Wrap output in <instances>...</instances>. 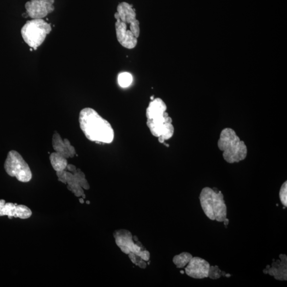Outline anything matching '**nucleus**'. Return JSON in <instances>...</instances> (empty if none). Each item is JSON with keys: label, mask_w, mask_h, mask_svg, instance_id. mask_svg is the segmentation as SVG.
<instances>
[{"label": "nucleus", "mask_w": 287, "mask_h": 287, "mask_svg": "<svg viewBox=\"0 0 287 287\" xmlns=\"http://www.w3.org/2000/svg\"><path fill=\"white\" fill-rule=\"evenodd\" d=\"M79 122L82 132L91 141L103 144L114 141L115 132L112 126L95 110L90 108L81 110Z\"/></svg>", "instance_id": "nucleus-1"}, {"label": "nucleus", "mask_w": 287, "mask_h": 287, "mask_svg": "<svg viewBox=\"0 0 287 287\" xmlns=\"http://www.w3.org/2000/svg\"><path fill=\"white\" fill-rule=\"evenodd\" d=\"M167 109L165 102L160 98H156L150 103L146 113L151 133L163 144L173 136L174 131L172 120L166 112Z\"/></svg>", "instance_id": "nucleus-2"}, {"label": "nucleus", "mask_w": 287, "mask_h": 287, "mask_svg": "<svg viewBox=\"0 0 287 287\" xmlns=\"http://www.w3.org/2000/svg\"><path fill=\"white\" fill-rule=\"evenodd\" d=\"M218 146L219 149L223 151L224 159L228 163L239 162L245 160L247 156V145L231 128H227L222 131Z\"/></svg>", "instance_id": "nucleus-3"}, {"label": "nucleus", "mask_w": 287, "mask_h": 287, "mask_svg": "<svg viewBox=\"0 0 287 287\" xmlns=\"http://www.w3.org/2000/svg\"><path fill=\"white\" fill-rule=\"evenodd\" d=\"M202 208L210 220L224 222L227 218V207L220 191L205 187L200 195Z\"/></svg>", "instance_id": "nucleus-4"}, {"label": "nucleus", "mask_w": 287, "mask_h": 287, "mask_svg": "<svg viewBox=\"0 0 287 287\" xmlns=\"http://www.w3.org/2000/svg\"><path fill=\"white\" fill-rule=\"evenodd\" d=\"M51 31V25L43 19H33L27 21L23 25L21 34L25 42L31 48L37 50Z\"/></svg>", "instance_id": "nucleus-5"}, {"label": "nucleus", "mask_w": 287, "mask_h": 287, "mask_svg": "<svg viewBox=\"0 0 287 287\" xmlns=\"http://www.w3.org/2000/svg\"><path fill=\"white\" fill-rule=\"evenodd\" d=\"M4 169L11 177H15L22 183H28L32 178V173L28 164L19 152H9L4 163Z\"/></svg>", "instance_id": "nucleus-6"}, {"label": "nucleus", "mask_w": 287, "mask_h": 287, "mask_svg": "<svg viewBox=\"0 0 287 287\" xmlns=\"http://www.w3.org/2000/svg\"><path fill=\"white\" fill-rule=\"evenodd\" d=\"M115 243L123 253L129 254L131 253L135 254L144 260L148 261L150 259V253L144 249L143 245L138 241L134 242L132 234L125 230H115L114 233Z\"/></svg>", "instance_id": "nucleus-7"}, {"label": "nucleus", "mask_w": 287, "mask_h": 287, "mask_svg": "<svg viewBox=\"0 0 287 287\" xmlns=\"http://www.w3.org/2000/svg\"><path fill=\"white\" fill-rule=\"evenodd\" d=\"M58 180L64 184H67V189L77 197L84 194V190L90 189V186L85 178V175L78 169L75 173L67 172L66 170L57 172Z\"/></svg>", "instance_id": "nucleus-8"}, {"label": "nucleus", "mask_w": 287, "mask_h": 287, "mask_svg": "<svg viewBox=\"0 0 287 287\" xmlns=\"http://www.w3.org/2000/svg\"><path fill=\"white\" fill-rule=\"evenodd\" d=\"M55 0H29L25 4L26 14L33 19H43L55 10Z\"/></svg>", "instance_id": "nucleus-9"}, {"label": "nucleus", "mask_w": 287, "mask_h": 287, "mask_svg": "<svg viewBox=\"0 0 287 287\" xmlns=\"http://www.w3.org/2000/svg\"><path fill=\"white\" fill-rule=\"evenodd\" d=\"M116 13L120 20L130 25V31L138 38L140 34L139 22L136 19L135 11L133 6L127 2H121L117 7Z\"/></svg>", "instance_id": "nucleus-10"}, {"label": "nucleus", "mask_w": 287, "mask_h": 287, "mask_svg": "<svg viewBox=\"0 0 287 287\" xmlns=\"http://www.w3.org/2000/svg\"><path fill=\"white\" fill-rule=\"evenodd\" d=\"M32 215L31 209L24 205L6 203L5 200H0V216H8L10 219L13 218L27 219Z\"/></svg>", "instance_id": "nucleus-11"}, {"label": "nucleus", "mask_w": 287, "mask_h": 287, "mask_svg": "<svg viewBox=\"0 0 287 287\" xmlns=\"http://www.w3.org/2000/svg\"><path fill=\"white\" fill-rule=\"evenodd\" d=\"M116 20L115 27L117 39L120 44L128 49L135 48L137 44V38L128 29V26L125 22L120 20L119 17L116 13L115 15Z\"/></svg>", "instance_id": "nucleus-12"}, {"label": "nucleus", "mask_w": 287, "mask_h": 287, "mask_svg": "<svg viewBox=\"0 0 287 287\" xmlns=\"http://www.w3.org/2000/svg\"><path fill=\"white\" fill-rule=\"evenodd\" d=\"M210 267V264L206 260L200 257H192L185 268V272L191 278L204 279L208 277Z\"/></svg>", "instance_id": "nucleus-13"}, {"label": "nucleus", "mask_w": 287, "mask_h": 287, "mask_svg": "<svg viewBox=\"0 0 287 287\" xmlns=\"http://www.w3.org/2000/svg\"><path fill=\"white\" fill-rule=\"evenodd\" d=\"M52 146L57 153L60 154L66 159L73 157L76 152L75 148L68 139H62L60 134L55 132L52 137Z\"/></svg>", "instance_id": "nucleus-14"}, {"label": "nucleus", "mask_w": 287, "mask_h": 287, "mask_svg": "<svg viewBox=\"0 0 287 287\" xmlns=\"http://www.w3.org/2000/svg\"><path fill=\"white\" fill-rule=\"evenodd\" d=\"M280 260L273 262L272 264V267L268 266L269 268H267L263 272L266 274L268 273L271 276H273L275 279L285 281L287 280V257L286 255L281 254L279 256Z\"/></svg>", "instance_id": "nucleus-15"}, {"label": "nucleus", "mask_w": 287, "mask_h": 287, "mask_svg": "<svg viewBox=\"0 0 287 287\" xmlns=\"http://www.w3.org/2000/svg\"><path fill=\"white\" fill-rule=\"evenodd\" d=\"M67 159L57 152H54L50 156L51 165L57 172L65 171L68 165Z\"/></svg>", "instance_id": "nucleus-16"}, {"label": "nucleus", "mask_w": 287, "mask_h": 287, "mask_svg": "<svg viewBox=\"0 0 287 287\" xmlns=\"http://www.w3.org/2000/svg\"><path fill=\"white\" fill-rule=\"evenodd\" d=\"M192 256L189 253L183 252L175 256L173 259L174 264L177 268H183L189 264Z\"/></svg>", "instance_id": "nucleus-17"}, {"label": "nucleus", "mask_w": 287, "mask_h": 287, "mask_svg": "<svg viewBox=\"0 0 287 287\" xmlns=\"http://www.w3.org/2000/svg\"><path fill=\"white\" fill-rule=\"evenodd\" d=\"M118 83L122 87H127L132 83L133 77L131 74L128 73H122L118 76Z\"/></svg>", "instance_id": "nucleus-18"}, {"label": "nucleus", "mask_w": 287, "mask_h": 287, "mask_svg": "<svg viewBox=\"0 0 287 287\" xmlns=\"http://www.w3.org/2000/svg\"><path fill=\"white\" fill-rule=\"evenodd\" d=\"M225 272L221 271L218 266L210 267L208 277L212 279H218L221 276H225Z\"/></svg>", "instance_id": "nucleus-19"}, {"label": "nucleus", "mask_w": 287, "mask_h": 287, "mask_svg": "<svg viewBox=\"0 0 287 287\" xmlns=\"http://www.w3.org/2000/svg\"><path fill=\"white\" fill-rule=\"evenodd\" d=\"M128 256L134 264L139 267V268H145L146 266H147L145 261L138 255L131 253L128 254Z\"/></svg>", "instance_id": "nucleus-20"}, {"label": "nucleus", "mask_w": 287, "mask_h": 287, "mask_svg": "<svg viewBox=\"0 0 287 287\" xmlns=\"http://www.w3.org/2000/svg\"><path fill=\"white\" fill-rule=\"evenodd\" d=\"M279 196L281 202L284 205V206L287 207V181L285 182L282 187H281Z\"/></svg>", "instance_id": "nucleus-21"}, {"label": "nucleus", "mask_w": 287, "mask_h": 287, "mask_svg": "<svg viewBox=\"0 0 287 287\" xmlns=\"http://www.w3.org/2000/svg\"><path fill=\"white\" fill-rule=\"evenodd\" d=\"M66 170H67L68 172L72 173H75L77 171V169L76 168L75 166L73 165H68V164Z\"/></svg>", "instance_id": "nucleus-22"}, {"label": "nucleus", "mask_w": 287, "mask_h": 287, "mask_svg": "<svg viewBox=\"0 0 287 287\" xmlns=\"http://www.w3.org/2000/svg\"><path fill=\"white\" fill-rule=\"evenodd\" d=\"M224 224H225V226H228V224H229V220H228L227 218H226L224 220Z\"/></svg>", "instance_id": "nucleus-23"}, {"label": "nucleus", "mask_w": 287, "mask_h": 287, "mask_svg": "<svg viewBox=\"0 0 287 287\" xmlns=\"http://www.w3.org/2000/svg\"><path fill=\"white\" fill-rule=\"evenodd\" d=\"M79 202L81 204H84V198H80L79 199Z\"/></svg>", "instance_id": "nucleus-24"}, {"label": "nucleus", "mask_w": 287, "mask_h": 287, "mask_svg": "<svg viewBox=\"0 0 287 287\" xmlns=\"http://www.w3.org/2000/svg\"><path fill=\"white\" fill-rule=\"evenodd\" d=\"M86 203L87 204H90V201H86Z\"/></svg>", "instance_id": "nucleus-25"}, {"label": "nucleus", "mask_w": 287, "mask_h": 287, "mask_svg": "<svg viewBox=\"0 0 287 287\" xmlns=\"http://www.w3.org/2000/svg\"><path fill=\"white\" fill-rule=\"evenodd\" d=\"M181 273H184V271H181Z\"/></svg>", "instance_id": "nucleus-26"}]
</instances>
